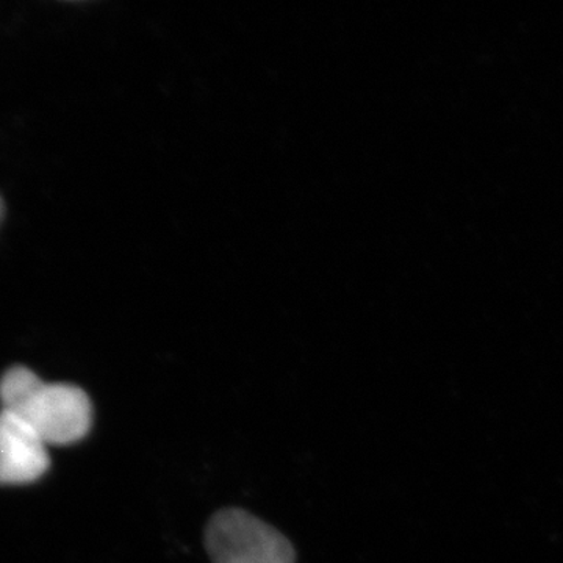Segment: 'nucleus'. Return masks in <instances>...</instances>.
Instances as JSON below:
<instances>
[{
    "label": "nucleus",
    "mask_w": 563,
    "mask_h": 563,
    "mask_svg": "<svg viewBox=\"0 0 563 563\" xmlns=\"http://www.w3.org/2000/svg\"><path fill=\"white\" fill-rule=\"evenodd\" d=\"M0 410L32 429L47 446L80 442L91 429L92 406L76 385L47 384L24 366L0 379Z\"/></svg>",
    "instance_id": "f257e3e1"
},
{
    "label": "nucleus",
    "mask_w": 563,
    "mask_h": 563,
    "mask_svg": "<svg viewBox=\"0 0 563 563\" xmlns=\"http://www.w3.org/2000/svg\"><path fill=\"white\" fill-rule=\"evenodd\" d=\"M206 547L213 563L296 562L287 537L242 509H224L211 517Z\"/></svg>",
    "instance_id": "f03ea898"
},
{
    "label": "nucleus",
    "mask_w": 563,
    "mask_h": 563,
    "mask_svg": "<svg viewBox=\"0 0 563 563\" xmlns=\"http://www.w3.org/2000/svg\"><path fill=\"white\" fill-rule=\"evenodd\" d=\"M47 448L29 426L0 410V485L38 481L49 468Z\"/></svg>",
    "instance_id": "7ed1b4c3"
},
{
    "label": "nucleus",
    "mask_w": 563,
    "mask_h": 563,
    "mask_svg": "<svg viewBox=\"0 0 563 563\" xmlns=\"http://www.w3.org/2000/svg\"><path fill=\"white\" fill-rule=\"evenodd\" d=\"M2 217H3V202H2V198H0V220H2Z\"/></svg>",
    "instance_id": "20e7f679"
}]
</instances>
